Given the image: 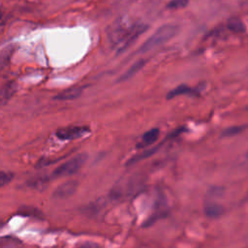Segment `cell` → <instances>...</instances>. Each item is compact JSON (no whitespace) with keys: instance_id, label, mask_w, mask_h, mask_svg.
<instances>
[{"instance_id":"obj_11","label":"cell","mask_w":248,"mask_h":248,"mask_svg":"<svg viewBox=\"0 0 248 248\" xmlns=\"http://www.w3.org/2000/svg\"><path fill=\"white\" fill-rule=\"evenodd\" d=\"M14 52H15V46L12 45L6 46L0 52V74L10 65Z\"/></svg>"},{"instance_id":"obj_10","label":"cell","mask_w":248,"mask_h":248,"mask_svg":"<svg viewBox=\"0 0 248 248\" xmlns=\"http://www.w3.org/2000/svg\"><path fill=\"white\" fill-rule=\"evenodd\" d=\"M16 89V86L14 81H9L0 88V106H3L10 101V99L14 96Z\"/></svg>"},{"instance_id":"obj_4","label":"cell","mask_w":248,"mask_h":248,"mask_svg":"<svg viewBox=\"0 0 248 248\" xmlns=\"http://www.w3.org/2000/svg\"><path fill=\"white\" fill-rule=\"evenodd\" d=\"M87 160V155L85 153H80L73 158L69 159L68 161L61 164L59 167H57L51 173V177L53 178H60L64 176H69L77 171L84 165V163Z\"/></svg>"},{"instance_id":"obj_2","label":"cell","mask_w":248,"mask_h":248,"mask_svg":"<svg viewBox=\"0 0 248 248\" xmlns=\"http://www.w3.org/2000/svg\"><path fill=\"white\" fill-rule=\"evenodd\" d=\"M178 32V26L171 23H167L160 26L140 47L139 51L141 53L154 49L157 46L169 42Z\"/></svg>"},{"instance_id":"obj_16","label":"cell","mask_w":248,"mask_h":248,"mask_svg":"<svg viewBox=\"0 0 248 248\" xmlns=\"http://www.w3.org/2000/svg\"><path fill=\"white\" fill-rule=\"evenodd\" d=\"M13 179V173L0 171V188L7 185Z\"/></svg>"},{"instance_id":"obj_13","label":"cell","mask_w":248,"mask_h":248,"mask_svg":"<svg viewBox=\"0 0 248 248\" xmlns=\"http://www.w3.org/2000/svg\"><path fill=\"white\" fill-rule=\"evenodd\" d=\"M227 28L232 33H236V34L243 33L245 32V29H246L244 22L238 17H231L227 21Z\"/></svg>"},{"instance_id":"obj_17","label":"cell","mask_w":248,"mask_h":248,"mask_svg":"<svg viewBox=\"0 0 248 248\" xmlns=\"http://www.w3.org/2000/svg\"><path fill=\"white\" fill-rule=\"evenodd\" d=\"M241 131V127H232V128H229L227 129L224 134L226 136H232V135H235L237 133H239Z\"/></svg>"},{"instance_id":"obj_7","label":"cell","mask_w":248,"mask_h":248,"mask_svg":"<svg viewBox=\"0 0 248 248\" xmlns=\"http://www.w3.org/2000/svg\"><path fill=\"white\" fill-rule=\"evenodd\" d=\"M183 95H187V96H198L199 95V92L187 85V84H180L176 87H174L173 89H171L170 91H169V93L167 94V99H173L175 97H178V96H183Z\"/></svg>"},{"instance_id":"obj_6","label":"cell","mask_w":248,"mask_h":248,"mask_svg":"<svg viewBox=\"0 0 248 248\" xmlns=\"http://www.w3.org/2000/svg\"><path fill=\"white\" fill-rule=\"evenodd\" d=\"M78 183L76 180H69L63 184H61L60 186H58L52 196L53 198L57 199V200H64V199H68L69 197H71L78 189Z\"/></svg>"},{"instance_id":"obj_5","label":"cell","mask_w":248,"mask_h":248,"mask_svg":"<svg viewBox=\"0 0 248 248\" xmlns=\"http://www.w3.org/2000/svg\"><path fill=\"white\" fill-rule=\"evenodd\" d=\"M88 133H90V129L87 126H70L58 129L56 137L61 140H72L84 137Z\"/></svg>"},{"instance_id":"obj_1","label":"cell","mask_w":248,"mask_h":248,"mask_svg":"<svg viewBox=\"0 0 248 248\" xmlns=\"http://www.w3.org/2000/svg\"><path fill=\"white\" fill-rule=\"evenodd\" d=\"M147 28L148 25L145 23L132 21L129 17L122 16L112 23L108 31V40L111 46L119 53L134 44Z\"/></svg>"},{"instance_id":"obj_3","label":"cell","mask_w":248,"mask_h":248,"mask_svg":"<svg viewBox=\"0 0 248 248\" xmlns=\"http://www.w3.org/2000/svg\"><path fill=\"white\" fill-rule=\"evenodd\" d=\"M139 187V182L137 181L136 176H129V177H122L119 179L114 186L111 188L109 192V197L113 200H123L134 193L138 190Z\"/></svg>"},{"instance_id":"obj_12","label":"cell","mask_w":248,"mask_h":248,"mask_svg":"<svg viewBox=\"0 0 248 248\" xmlns=\"http://www.w3.org/2000/svg\"><path fill=\"white\" fill-rule=\"evenodd\" d=\"M146 61L144 59H140L138 60L137 62H135L122 76L121 78H119L120 81H124V80H127L129 78H131L132 77H134L138 72H140L145 65Z\"/></svg>"},{"instance_id":"obj_8","label":"cell","mask_w":248,"mask_h":248,"mask_svg":"<svg viewBox=\"0 0 248 248\" xmlns=\"http://www.w3.org/2000/svg\"><path fill=\"white\" fill-rule=\"evenodd\" d=\"M159 136H160V130L158 128H152V129L146 131L141 136V139L139 141L137 147L143 148V147L153 144L155 141H157V140L159 139Z\"/></svg>"},{"instance_id":"obj_14","label":"cell","mask_w":248,"mask_h":248,"mask_svg":"<svg viewBox=\"0 0 248 248\" xmlns=\"http://www.w3.org/2000/svg\"><path fill=\"white\" fill-rule=\"evenodd\" d=\"M205 212L208 216L210 217H216L218 216L219 214H221L222 212V208L218 205V204H212V203H209L206 205L205 207Z\"/></svg>"},{"instance_id":"obj_18","label":"cell","mask_w":248,"mask_h":248,"mask_svg":"<svg viewBox=\"0 0 248 248\" xmlns=\"http://www.w3.org/2000/svg\"><path fill=\"white\" fill-rule=\"evenodd\" d=\"M76 248H100V246L96 243H92V242H84L82 244H79L78 246H77Z\"/></svg>"},{"instance_id":"obj_15","label":"cell","mask_w":248,"mask_h":248,"mask_svg":"<svg viewBox=\"0 0 248 248\" xmlns=\"http://www.w3.org/2000/svg\"><path fill=\"white\" fill-rule=\"evenodd\" d=\"M189 3V0H170L168 5L167 8L170 9V10H177V9H182L184 7H186Z\"/></svg>"},{"instance_id":"obj_9","label":"cell","mask_w":248,"mask_h":248,"mask_svg":"<svg viewBox=\"0 0 248 248\" xmlns=\"http://www.w3.org/2000/svg\"><path fill=\"white\" fill-rule=\"evenodd\" d=\"M82 93V88L80 86H73L63 90L62 92L58 93L54 99L59 101H69L78 98Z\"/></svg>"},{"instance_id":"obj_19","label":"cell","mask_w":248,"mask_h":248,"mask_svg":"<svg viewBox=\"0 0 248 248\" xmlns=\"http://www.w3.org/2000/svg\"><path fill=\"white\" fill-rule=\"evenodd\" d=\"M246 159H247V161H248V152L246 153Z\"/></svg>"}]
</instances>
